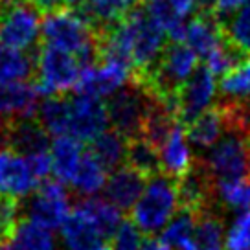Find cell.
<instances>
[{
  "label": "cell",
  "mask_w": 250,
  "mask_h": 250,
  "mask_svg": "<svg viewBox=\"0 0 250 250\" xmlns=\"http://www.w3.org/2000/svg\"><path fill=\"white\" fill-rule=\"evenodd\" d=\"M175 186L179 210L201 215L204 211L223 208L217 197V180L203 156L193 158L191 167L179 180H175Z\"/></svg>",
  "instance_id": "277c9868"
},
{
  "label": "cell",
  "mask_w": 250,
  "mask_h": 250,
  "mask_svg": "<svg viewBox=\"0 0 250 250\" xmlns=\"http://www.w3.org/2000/svg\"><path fill=\"white\" fill-rule=\"evenodd\" d=\"M186 129L188 140L193 146H197V147L213 146L225 131V120H223V112H221L217 103H213L210 109L204 110L203 114L191 125H188Z\"/></svg>",
  "instance_id": "484cf974"
},
{
  "label": "cell",
  "mask_w": 250,
  "mask_h": 250,
  "mask_svg": "<svg viewBox=\"0 0 250 250\" xmlns=\"http://www.w3.org/2000/svg\"><path fill=\"white\" fill-rule=\"evenodd\" d=\"M177 125L179 122H177V116L173 114V110L166 103L156 102L151 98L147 114L144 120V127H142V138H146L155 149L162 151Z\"/></svg>",
  "instance_id": "d6986e66"
},
{
  "label": "cell",
  "mask_w": 250,
  "mask_h": 250,
  "mask_svg": "<svg viewBox=\"0 0 250 250\" xmlns=\"http://www.w3.org/2000/svg\"><path fill=\"white\" fill-rule=\"evenodd\" d=\"M186 138L188 136L184 129L177 125L166 144V147L162 149V171L171 180H179L193 164L191 151H189Z\"/></svg>",
  "instance_id": "603a6c76"
},
{
  "label": "cell",
  "mask_w": 250,
  "mask_h": 250,
  "mask_svg": "<svg viewBox=\"0 0 250 250\" xmlns=\"http://www.w3.org/2000/svg\"><path fill=\"white\" fill-rule=\"evenodd\" d=\"M50 134L37 120L13 122L11 129V151L31 158V156L50 153Z\"/></svg>",
  "instance_id": "e0dca14e"
},
{
  "label": "cell",
  "mask_w": 250,
  "mask_h": 250,
  "mask_svg": "<svg viewBox=\"0 0 250 250\" xmlns=\"http://www.w3.org/2000/svg\"><path fill=\"white\" fill-rule=\"evenodd\" d=\"M39 98L35 83H17L11 86L0 88V116L21 122V120H35L39 112Z\"/></svg>",
  "instance_id": "4fadbf2b"
},
{
  "label": "cell",
  "mask_w": 250,
  "mask_h": 250,
  "mask_svg": "<svg viewBox=\"0 0 250 250\" xmlns=\"http://www.w3.org/2000/svg\"><path fill=\"white\" fill-rule=\"evenodd\" d=\"M197 217L193 213L184 210H179V213L173 217V221L166 227L164 234H162V241L167 247L173 249L184 250L188 247V243L191 241V235L195 230Z\"/></svg>",
  "instance_id": "4dcf8cb0"
},
{
  "label": "cell",
  "mask_w": 250,
  "mask_h": 250,
  "mask_svg": "<svg viewBox=\"0 0 250 250\" xmlns=\"http://www.w3.org/2000/svg\"><path fill=\"white\" fill-rule=\"evenodd\" d=\"M227 250H250V210L241 211L228 232Z\"/></svg>",
  "instance_id": "e575fe53"
},
{
  "label": "cell",
  "mask_w": 250,
  "mask_h": 250,
  "mask_svg": "<svg viewBox=\"0 0 250 250\" xmlns=\"http://www.w3.org/2000/svg\"><path fill=\"white\" fill-rule=\"evenodd\" d=\"M223 37L228 44L237 48L241 54L250 57V0L239 11H235L232 19L219 21Z\"/></svg>",
  "instance_id": "f546056e"
},
{
  "label": "cell",
  "mask_w": 250,
  "mask_h": 250,
  "mask_svg": "<svg viewBox=\"0 0 250 250\" xmlns=\"http://www.w3.org/2000/svg\"><path fill=\"white\" fill-rule=\"evenodd\" d=\"M72 102V120L70 134L79 142H94L102 136L109 124L107 105L100 102V98L76 94L70 98Z\"/></svg>",
  "instance_id": "7c38bea8"
},
{
  "label": "cell",
  "mask_w": 250,
  "mask_h": 250,
  "mask_svg": "<svg viewBox=\"0 0 250 250\" xmlns=\"http://www.w3.org/2000/svg\"><path fill=\"white\" fill-rule=\"evenodd\" d=\"M247 0H217V8H215V17L219 21H225L232 11L243 6Z\"/></svg>",
  "instance_id": "8d00e7d4"
},
{
  "label": "cell",
  "mask_w": 250,
  "mask_h": 250,
  "mask_svg": "<svg viewBox=\"0 0 250 250\" xmlns=\"http://www.w3.org/2000/svg\"><path fill=\"white\" fill-rule=\"evenodd\" d=\"M39 182L26 156L8 149L0 153V197L21 201L33 195Z\"/></svg>",
  "instance_id": "8fae6325"
},
{
  "label": "cell",
  "mask_w": 250,
  "mask_h": 250,
  "mask_svg": "<svg viewBox=\"0 0 250 250\" xmlns=\"http://www.w3.org/2000/svg\"><path fill=\"white\" fill-rule=\"evenodd\" d=\"M149 103H151V98L147 94L140 86L129 81V85L112 94L109 102L105 103L112 129L122 134L125 140L142 136V127L147 114Z\"/></svg>",
  "instance_id": "52a82bcc"
},
{
  "label": "cell",
  "mask_w": 250,
  "mask_h": 250,
  "mask_svg": "<svg viewBox=\"0 0 250 250\" xmlns=\"http://www.w3.org/2000/svg\"><path fill=\"white\" fill-rule=\"evenodd\" d=\"M70 120H72V102L66 94H57L50 96L41 103L39 112H37V122H39L48 134L64 136L70 133Z\"/></svg>",
  "instance_id": "7402d4cb"
},
{
  "label": "cell",
  "mask_w": 250,
  "mask_h": 250,
  "mask_svg": "<svg viewBox=\"0 0 250 250\" xmlns=\"http://www.w3.org/2000/svg\"><path fill=\"white\" fill-rule=\"evenodd\" d=\"M217 182L249 180V144L239 134L227 133L206 158Z\"/></svg>",
  "instance_id": "30bf717a"
},
{
  "label": "cell",
  "mask_w": 250,
  "mask_h": 250,
  "mask_svg": "<svg viewBox=\"0 0 250 250\" xmlns=\"http://www.w3.org/2000/svg\"><path fill=\"white\" fill-rule=\"evenodd\" d=\"M0 250H15V249H13V247H11V245H9V243H8V245H4V247H0Z\"/></svg>",
  "instance_id": "ab89813d"
},
{
  "label": "cell",
  "mask_w": 250,
  "mask_h": 250,
  "mask_svg": "<svg viewBox=\"0 0 250 250\" xmlns=\"http://www.w3.org/2000/svg\"><path fill=\"white\" fill-rule=\"evenodd\" d=\"M146 189V179L133 171L131 167H120L110 175L109 182L105 186V195L120 211H131L136 206L138 197Z\"/></svg>",
  "instance_id": "5bb4252c"
},
{
  "label": "cell",
  "mask_w": 250,
  "mask_h": 250,
  "mask_svg": "<svg viewBox=\"0 0 250 250\" xmlns=\"http://www.w3.org/2000/svg\"><path fill=\"white\" fill-rule=\"evenodd\" d=\"M186 41L197 55L208 61L225 42L219 19L215 15H195L191 22H188Z\"/></svg>",
  "instance_id": "9a60e30c"
},
{
  "label": "cell",
  "mask_w": 250,
  "mask_h": 250,
  "mask_svg": "<svg viewBox=\"0 0 250 250\" xmlns=\"http://www.w3.org/2000/svg\"><path fill=\"white\" fill-rule=\"evenodd\" d=\"M9 245L15 250H55V237L52 230L41 227L30 219H24L17 225V230Z\"/></svg>",
  "instance_id": "83f0119b"
},
{
  "label": "cell",
  "mask_w": 250,
  "mask_h": 250,
  "mask_svg": "<svg viewBox=\"0 0 250 250\" xmlns=\"http://www.w3.org/2000/svg\"><path fill=\"white\" fill-rule=\"evenodd\" d=\"M140 247L142 241L138 225L131 217L122 221L116 234L112 235V239H110L109 250H140Z\"/></svg>",
  "instance_id": "836d02e7"
},
{
  "label": "cell",
  "mask_w": 250,
  "mask_h": 250,
  "mask_svg": "<svg viewBox=\"0 0 250 250\" xmlns=\"http://www.w3.org/2000/svg\"><path fill=\"white\" fill-rule=\"evenodd\" d=\"M125 147H127V140L112 129V131H105L102 136H98L90 144L88 151L102 164L105 171L114 173L120 169L122 162H125Z\"/></svg>",
  "instance_id": "4316f807"
},
{
  "label": "cell",
  "mask_w": 250,
  "mask_h": 250,
  "mask_svg": "<svg viewBox=\"0 0 250 250\" xmlns=\"http://www.w3.org/2000/svg\"><path fill=\"white\" fill-rule=\"evenodd\" d=\"M177 208L179 199L175 180L166 175H158L153 180H149L142 197L133 208L131 219L138 225V228L153 235L171 219Z\"/></svg>",
  "instance_id": "7a4b0ae2"
},
{
  "label": "cell",
  "mask_w": 250,
  "mask_h": 250,
  "mask_svg": "<svg viewBox=\"0 0 250 250\" xmlns=\"http://www.w3.org/2000/svg\"><path fill=\"white\" fill-rule=\"evenodd\" d=\"M26 215L48 230L62 228L70 217V195L59 180H44L26 204Z\"/></svg>",
  "instance_id": "ba28073f"
},
{
  "label": "cell",
  "mask_w": 250,
  "mask_h": 250,
  "mask_svg": "<svg viewBox=\"0 0 250 250\" xmlns=\"http://www.w3.org/2000/svg\"><path fill=\"white\" fill-rule=\"evenodd\" d=\"M221 92L230 98H250V59L221 81Z\"/></svg>",
  "instance_id": "d6a6232c"
},
{
  "label": "cell",
  "mask_w": 250,
  "mask_h": 250,
  "mask_svg": "<svg viewBox=\"0 0 250 250\" xmlns=\"http://www.w3.org/2000/svg\"><path fill=\"white\" fill-rule=\"evenodd\" d=\"M28 2L42 15H52L62 9H68L66 0H28Z\"/></svg>",
  "instance_id": "d590c367"
},
{
  "label": "cell",
  "mask_w": 250,
  "mask_h": 250,
  "mask_svg": "<svg viewBox=\"0 0 250 250\" xmlns=\"http://www.w3.org/2000/svg\"><path fill=\"white\" fill-rule=\"evenodd\" d=\"M62 241L68 250H109L92 221L78 210L72 211L62 225Z\"/></svg>",
  "instance_id": "2e32d148"
},
{
  "label": "cell",
  "mask_w": 250,
  "mask_h": 250,
  "mask_svg": "<svg viewBox=\"0 0 250 250\" xmlns=\"http://www.w3.org/2000/svg\"><path fill=\"white\" fill-rule=\"evenodd\" d=\"M249 166H250V142H249Z\"/></svg>",
  "instance_id": "60d3db41"
},
{
  "label": "cell",
  "mask_w": 250,
  "mask_h": 250,
  "mask_svg": "<svg viewBox=\"0 0 250 250\" xmlns=\"http://www.w3.org/2000/svg\"><path fill=\"white\" fill-rule=\"evenodd\" d=\"M105 175H107V171L94 158L92 153L85 151L83 156H81V162H79V167L78 171H76V177L72 180V188L81 197L94 195V193H98L105 186Z\"/></svg>",
  "instance_id": "f1b7e54d"
},
{
  "label": "cell",
  "mask_w": 250,
  "mask_h": 250,
  "mask_svg": "<svg viewBox=\"0 0 250 250\" xmlns=\"http://www.w3.org/2000/svg\"><path fill=\"white\" fill-rule=\"evenodd\" d=\"M140 250H169V247L155 235H147V237H144Z\"/></svg>",
  "instance_id": "f35d334b"
},
{
  "label": "cell",
  "mask_w": 250,
  "mask_h": 250,
  "mask_svg": "<svg viewBox=\"0 0 250 250\" xmlns=\"http://www.w3.org/2000/svg\"><path fill=\"white\" fill-rule=\"evenodd\" d=\"M42 21L28 0H0V42L17 50L31 48L41 35Z\"/></svg>",
  "instance_id": "8992f818"
},
{
  "label": "cell",
  "mask_w": 250,
  "mask_h": 250,
  "mask_svg": "<svg viewBox=\"0 0 250 250\" xmlns=\"http://www.w3.org/2000/svg\"><path fill=\"white\" fill-rule=\"evenodd\" d=\"M217 197L221 206H230L235 210H250V182H217Z\"/></svg>",
  "instance_id": "1f68e13d"
},
{
  "label": "cell",
  "mask_w": 250,
  "mask_h": 250,
  "mask_svg": "<svg viewBox=\"0 0 250 250\" xmlns=\"http://www.w3.org/2000/svg\"><path fill=\"white\" fill-rule=\"evenodd\" d=\"M74 210L81 211L83 215L92 221V225L98 228V232L103 235V239H109L116 234V230L122 225V215L114 204H110L109 201L103 199H96V197H79Z\"/></svg>",
  "instance_id": "44dd1931"
},
{
  "label": "cell",
  "mask_w": 250,
  "mask_h": 250,
  "mask_svg": "<svg viewBox=\"0 0 250 250\" xmlns=\"http://www.w3.org/2000/svg\"><path fill=\"white\" fill-rule=\"evenodd\" d=\"M221 210V208H219ZM219 210L204 211L201 215H195V230L191 235V241L188 243L184 250H223V215Z\"/></svg>",
  "instance_id": "d4e9b609"
},
{
  "label": "cell",
  "mask_w": 250,
  "mask_h": 250,
  "mask_svg": "<svg viewBox=\"0 0 250 250\" xmlns=\"http://www.w3.org/2000/svg\"><path fill=\"white\" fill-rule=\"evenodd\" d=\"M35 66V55L31 57L22 50L6 46L0 42V88L24 83Z\"/></svg>",
  "instance_id": "cb8c5ba5"
},
{
  "label": "cell",
  "mask_w": 250,
  "mask_h": 250,
  "mask_svg": "<svg viewBox=\"0 0 250 250\" xmlns=\"http://www.w3.org/2000/svg\"><path fill=\"white\" fill-rule=\"evenodd\" d=\"M83 146L81 142L76 140L70 134L57 136L52 144L50 155H52V171H54L55 180L61 184H72L76 177V171L83 156Z\"/></svg>",
  "instance_id": "ac0fdd59"
},
{
  "label": "cell",
  "mask_w": 250,
  "mask_h": 250,
  "mask_svg": "<svg viewBox=\"0 0 250 250\" xmlns=\"http://www.w3.org/2000/svg\"><path fill=\"white\" fill-rule=\"evenodd\" d=\"M129 30L131 46H133V72L149 70L162 54L167 42H164V30L156 22L149 8L138 4L124 19Z\"/></svg>",
  "instance_id": "3957f363"
},
{
  "label": "cell",
  "mask_w": 250,
  "mask_h": 250,
  "mask_svg": "<svg viewBox=\"0 0 250 250\" xmlns=\"http://www.w3.org/2000/svg\"><path fill=\"white\" fill-rule=\"evenodd\" d=\"M35 86L41 96L46 98L66 94L76 88L81 76V66L76 55L48 44H42L35 54Z\"/></svg>",
  "instance_id": "6da1fadb"
},
{
  "label": "cell",
  "mask_w": 250,
  "mask_h": 250,
  "mask_svg": "<svg viewBox=\"0 0 250 250\" xmlns=\"http://www.w3.org/2000/svg\"><path fill=\"white\" fill-rule=\"evenodd\" d=\"M11 129H13V122L0 116V153L6 151V147H11Z\"/></svg>",
  "instance_id": "74e56055"
},
{
  "label": "cell",
  "mask_w": 250,
  "mask_h": 250,
  "mask_svg": "<svg viewBox=\"0 0 250 250\" xmlns=\"http://www.w3.org/2000/svg\"><path fill=\"white\" fill-rule=\"evenodd\" d=\"M125 166L133 171L142 175L146 180H153L158 175H164L162 171V156L160 151L155 149L146 138H133L127 140L125 147Z\"/></svg>",
  "instance_id": "ffe728a7"
},
{
  "label": "cell",
  "mask_w": 250,
  "mask_h": 250,
  "mask_svg": "<svg viewBox=\"0 0 250 250\" xmlns=\"http://www.w3.org/2000/svg\"><path fill=\"white\" fill-rule=\"evenodd\" d=\"M215 76L208 64H199L175 98V116L179 125H191L215 96Z\"/></svg>",
  "instance_id": "9c48e42d"
},
{
  "label": "cell",
  "mask_w": 250,
  "mask_h": 250,
  "mask_svg": "<svg viewBox=\"0 0 250 250\" xmlns=\"http://www.w3.org/2000/svg\"><path fill=\"white\" fill-rule=\"evenodd\" d=\"M151 2H153V0H151Z\"/></svg>",
  "instance_id": "b9f144b4"
},
{
  "label": "cell",
  "mask_w": 250,
  "mask_h": 250,
  "mask_svg": "<svg viewBox=\"0 0 250 250\" xmlns=\"http://www.w3.org/2000/svg\"><path fill=\"white\" fill-rule=\"evenodd\" d=\"M42 44L61 48L68 54H83L96 44V33L88 24L70 9L44 15L41 26Z\"/></svg>",
  "instance_id": "5b68a950"
}]
</instances>
